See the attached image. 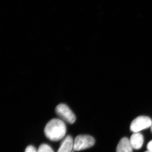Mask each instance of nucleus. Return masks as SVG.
Returning <instances> with one entry per match:
<instances>
[{
  "label": "nucleus",
  "instance_id": "obj_8",
  "mask_svg": "<svg viewBox=\"0 0 152 152\" xmlns=\"http://www.w3.org/2000/svg\"><path fill=\"white\" fill-rule=\"evenodd\" d=\"M38 152H54L53 150L49 145L46 144L41 145L38 148Z\"/></svg>",
  "mask_w": 152,
  "mask_h": 152
},
{
  "label": "nucleus",
  "instance_id": "obj_9",
  "mask_svg": "<svg viewBox=\"0 0 152 152\" xmlns=\"http://www.w3.org/2000/svg\"><path fill=\"white\" fill-rule=\"evenodd\" d=\"M25 152H38L36 148L32 145H29L26 148Z\"/></svg>",
  "mask_w": 152,
  "mask_h": 152
},
{
  "label": "nucleus",
  "instance_id": "obj_4",
  "mask_svg": "<svg viewBox=\"0 0 152 152\" xmlns=\"http://www.w3.org/2000/svg\"><path fill=\"white\" fill-rule=\"evenodd\" d=\"M152 121L151 118L145 116H140L136 118L131 123L130 129L134 133L139 132L151 126Z\"/></svg>",
  "mask_w": 152,
  "mask_h": 152
},
{
  "label": "nucleus",
  "instance_id": "obj_3",
  "mask_svg": "<svg viewBox=\"0 0 152 152\" xmlns=\"http://www.w3.org/2000/svg\"><path fill=\"white\" fill-rule=\"evenodd\" d=\"M55 111L63 121L70 124H74L75 121V115L65 104H60L58 105L56 107Z\"/></svg>",
  "mask_w": 152,
  "mask_h": 152
},
{
  "label": "nucleus",
  "instance_id": "obj_7",
  "mask_svg": "<svg viewBox=\"0 0 152 152\" xmlns=\"http://www.w3.org/2000/svg\"><path fill=\"white\" fill-rule=\"evenodd\" d=\"M133 149L129 140L124 137L120 140L117 145L116 152H132Z\"/></svg>",
  "mask_w": 152,
  "mask_h": 152
},
{
  "label": "nucleus",
  "instance_id": "obj_1",
  "mask_svg": "<svg viewBox=\"0 0 152 152\" xmlns=\"http://www.w3.org/2000/svg\"><path fill=\"white\" fill-rule=\"evenodd\" d=\"M66 132V126L62 120L54 118L46 125L44 133L47 138L52 141L57 142L63 139Z\"/></svg>",
  "mask_w": 152,
  "mask_h": 152
},
{
  "label": "nucleus",
  "instance_id": "obj_5",
  "mask_svg": "<svg viewBox=\"0 0 152 152\" xmlns=\"http://www.w3.org/2000/svg\"><path fill=\"white\" fill-rule=\"evenodd\" d=\"M73 139L71 136L65 138L57 152H72L74 151Z\"/></svg>",
  "mask_w": 152,
  "mask_h": 152
},
{
  "label": "nucleus",
  "instance_id": "obj_10",
  "mask_svg": "<svg viewBox=\"0 0 152 152\" xmlns=\"http://www.w3.org/2000/svg\"><path fill=\"white\" fill-rule=\"evenodd\" d=\"M147 147L148 151H152V140L149 142L148 143L147 145Z\"/></svg>",
  "mask_w": 152,
  "mask_h": 152
},
{
  "label": "nucleus",
  "instance_id": "obj_11",
  "mask_svg": "<svg viewBox=\"0 0 152 152\" xmlns=\"http://www.w3.org/2000/svg\"><path fill=\"white\" fill-rule=\"evenodd\" d=\"M151 130L152 132V124L151 126Z\"/></svg>",
  "mask_w": 152,
  "mask_h": 152
},
{
  "label": "nucleus",
  "instance_id": "obj_6",
  "mask_svg": "<svg viewBox=\"0 0 152 152\" xmlns=\"http://www.w3.org/2000/svg\"><path fill=\"white\" fill-rule=\"evenodd\" d=\"M129 141L133 149H140L143 144L144 137L141 133H134L131 136Z\"/></svg>",
  "mask_w": 152,
  "mask_h": 152
},
{
  "label": "nucleus",
  "instance_id": "obj_2",
  "mask_svg": "<svg viewBox=\"0 0 152 152\" xmlns=\"http://www.w3.org/2000/svg\"><path fill=\"white\" fill-rule=\"evenodd\" d=\"M95 140L94 137L88 135H80L75 139L74 142V151H80L86 149L93 146Z\"/></svg>",
  "mask_w": 152,
  "mask_h": 152
},
{
  "label": "nucleus",
  "instance_id": "obj_12",
  "mask_svg": "<svg viewBox=\"0 0 152 152\" xmlns=\"http://www.w3.org/2000/svg\"><path fill=\"white\" fill-rule=\"evenodd\" d=\"M145 152H152V151H145Z\"/></svg>",
  "mask_w": 152,
  "mask_h": 152
}]
</instances>
